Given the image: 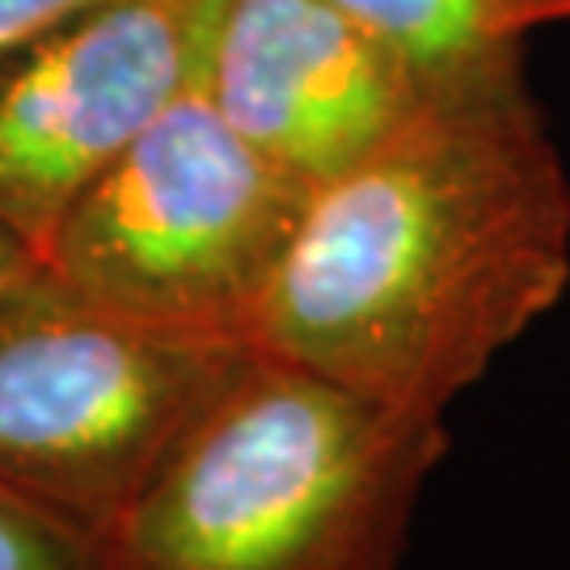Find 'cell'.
I'll list each match as a JSON object with an SVG mask.
<instances>
[{
	"label": "cell",
	"instance_id": "cell-6",
	"mask_svg": "<svg viewBox=\"0 0 570 570\" xmlns=\"http://www.w3.org/2000/svg\"><path fill=\"white\" fill-rule=\"evenodd\" d=\"M199 94L308 190L419 110L402 63L338 0H212Z\"/></svg>",
	"mask_w": 570,
	"mask_h": 570
},
{
	"label": "cell",
	"instance_id": "cell-9",
	"mask_svg": "<svg viewBox=\"0 0 570 570\" xmlns=\"http://www.w3.org/2000/svg\"><path fill=\"white\" fill-rule=\"evenodd\" d=\"M89 0H0V56Z\"/></svg>",
	"mask_w": 570,
	"mask_h": 570
},
{
	"label": "cell",
	"instance_id": "cell-4",
	"mask_svg": "<svg viewBox=\"0 0 570 570\" xmlns=\"http://www.w3.org/2000/svg\"><path fill=\"white\" fill-rule=\"evenodd\" d=\"M245 355L242 338L136 322L42 266L0 301V482L106 537Z\"/></svg>",
	"mask_w": 570,
	"mask_h": 570
},
{
	"label": "cell",
	"instance_id": "cell-10",
	"mask_svg": "<svg viewBox=\"0 0 570 570\" xmlns=\"http://www.w3.org/2000/svg\"><path fill=\"white\" fill-rule=\"evenodd\" d=\"M39 271H42L39 254L21 242L18 233H9V228L0 225V301L13 296L21 284H30Z\"/></svg>",
	"mask_w": 570,
	"mask_h": 570
},
{
	"label": "cell",
	"instance_id": "cell-1",
	"mask_svg": "<svg viewBox=\"0 0 570 570\" xmlns=\"http://www.w3.org/2000/svg\"><path fill=\"white\" fill-rule=\"evenodd\" d=\"M570 287V178L529 85L419 102L308 190L249 343L449 414Z\"/></svg>",
	"mask_w": 570,
	"mask_h": 570
},
{
	"label": "cell",
	"instance_id": "cell-7",
	"mask_svg": "<svg viewBox=\"0 0 570 570\" xmlns=\"http://www.w3.org/2000/svg\"><path fill=\"white\" fill-rule=\"evenodd\" d=\"M402 63L419 102L524 81V35L546 0H338Z\"/></svg>",
	"mask_w": 570,
	"mask_h": 570
},
{
	"label": "cell",
	"instance_id": "cell-11",
	"mask_svg": "<svg viewBox=\"0 0 570 570\" xmlns=\"http://www.w3.org/2000/svg\"><path fill=\"white\" fill-rule=\"evenodd\" d=\"M570 18V0H546V21Z\"/></svg>",
	"mask_w": 570,
	"mask_h": 570
},
{
	"label": "cell",
	"instance_id": "cell-2",
	"mask_svg": "<svg viewBox=\"0 0 570 570\" xmlns=\"http://www.w3.org/2000/svg\"><path fill=\"white\" fill-rule=\"evenodd\" d=\"M444 414L249 343L102 537L106 570H397Z\"/></svg>",
	"mask_w": 570,
	"mask_h": 570
},
{
	"label": "cell",
	"instance_id": "cell-3",
	"mask_svg": "<svg viewBox=\"0 0 570 570\" xmlns=\"http://www.w3.org/2000/svg\"><path fill=\"white\" fill-rule=\"evenodd\" d=\"M305 204L190 85L68 207L42 266L136 322L249 343Z\"/></svg>",
	"mask_w": 570,
	"mask_h": 570
},
{
	"label": "cell",
	"instance_id": "cell-8",
	"mask_svg": "<svg viewBox=\"0 0 570 570\" xmlns=\"http://www.w3.org/2000/svg\"><path fill=\"white\" fill-rule=\"evenodd\" d=\"M0 570H106L102 537L0 482Z\"/></svg>",
	"mask_w": 570,
	"mask_h": 570
},
{
	"label": "cell",
	"instance_id": "cell-5",
	"mask_svg": "<svg viewBox=\"0 0 570 570\" xmlns=\"http://www.w3.org/2000/svg\"><path fill=\"white\" fill-rule=\"evenodd\" d=\"M212 0H89L0 56V225L42 258L68 207L199 77Z\"/></svg>",
	"mask_w": 570,
	"mask_h": 570
}]
</instances>
